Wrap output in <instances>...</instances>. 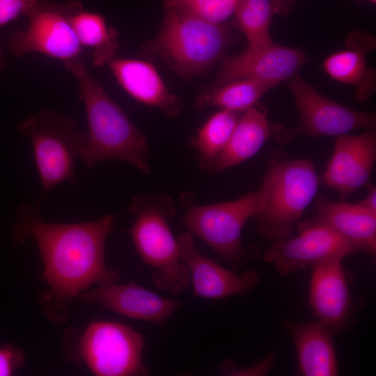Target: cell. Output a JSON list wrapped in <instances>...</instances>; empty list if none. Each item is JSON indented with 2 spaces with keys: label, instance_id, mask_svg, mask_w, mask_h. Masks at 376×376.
<instances>
[{
  "label": "cell",
  "instance_id": "25",
  "mask_svg": "<svg viewBox=\"0 0 376 376\" xmlns=\"http://www.w3.org/2000/svg\"><path fill=\"white\" fill-rule=\"evenodd\" d=\"M235 14L246 38L247 47H258L274 42L269 33L273 14L270 0H238Z\"/></svg>",
  "mask_w": 376,
  "mask_h": 376
},
{
  "label": "cell",
  "instance_id": "6",
  "mask_svg": "<svg viewBox=\"0 0 376 376\" xmlns=\"http://www.w3.org/2000/svg\"><path fill=\"white\" fill-rule=\"evenodd\" d=\"M17 131L29 138L33 147L42 193L36 205L41 207L47 194L68 181L75 185V164L88 141V132L80 130L71 116L43 109L25 117Z\"/></svg>",
  "mask_w": 376,
  "mask_h": 376
},
{
  "label": "cell",
  "instance_id": "24",
  "mask_svg": "<svg viewBox=\"0 0 376 376\" xmlns=\"http://www.w3.org/2000/svg\"><path fill=\"white\" fill-rule=\"evenodd\" d=\"M238 119L237 113L220 110L212 115L197 131L191 145L198 155L201 169L226 148Z\"/></svg>",
  "mask_w": 376,
  "mask_h": 376
},
{
  "label": "cell",
  "instance_id": "32",
  "mask_svg": "<svg viewBox=\"0 0 376 376\" xmlns=\"http://www.w3.org/2000/svg\"><path fill=\"white\" fill-rule=\"evenodd\" d=\"M4 65H5L4 58H3L2 52L0 49V72L3 69Z\"/></svg>",
  "mask_w": 376,
  "mask_h": 376
},
{
  "label": "cell",
  "instance_id": "17",
  "mask_svg": "<svg viewBox=\"0 0 376 376\" xmlns=\"http://www.w3.org/2000/svg\"><path fill=\"white\" fill-rule=\"evenodd\" d=\"M107 64L118 84L132 97L163 111L170 118L180 113L182 101L170 92L150 63L114 57Z\"/></svg>",
  "mask_w": 376,
  "mask_h": 376
},
{
  "label": "cell",
  "instance_id": "14",
  "mask_svg": "<svg viewBox=\"0 0 376 376\" xmlns=\"http://www.w3.org/2000/svg\"><path fill=\"white\" fill-rule=\"evenodd\" d=\"M376 159V134L337 136L323 174L324 184L336 190L340 200L367 185Z\"/></svg>",
  "mask_w": 376,
  "mask_h": 376
},
{
  "label": "cell",
  "instance_id": "21",
  "mask_svg": "<svg viewBox=\"0 0 376 376\" xmlns=\"http://www.w3.org/2000/svg\"><path fill=\"white\" fill-rule=\"evenodd\" d=\"M352 48L327 56L322 68L333 79L354 86L357 89L355 99L366 102L375 91V70L367 67L366 53L368 49L359 46Z\"/></svg>",
  "mask_w": 376,
  "mask_h": 376
},
{
  "label": "cell",
  "instance_id": "2",
  "mask_svg": "<svg viewBox=\"0 0 376 376\" xmlns=\"http://www.w3.org/2000/svg\"><path fill=\"white\" fill-rule=\"evenodd\" d=\"M77 80L86 113L87 143L80 157L87 168L105 160H120L143 174L150 172L146 135L90 74L82 56L63 63Z\"/></svg>",
  "mask_w": 376,
  "mask_h": 376
},
{
  "label": "cell",
  "instance_id": "33",
  "mask_svg": "<svg viewBox=\"0 0 376 376\" xmlns=\"http://www.w3.org/2000/svg\"><path fill=\"white\" fill-rule=\"evenodd\" d=\"M367 1H370L371 3H375V2H376V0H367Z\"/></svg>",
  "mask_w": 376,
  "mask_h": 376
},
{
  "label": "cell",
  "instance_id": "9",
  "mask_svg": "<svg viewBox=\"0 0 376 376\" xmlns=\"http://www.w3.org/2000/svg\"><path fill=\"white\" fill-rule=\"evenodd\" d=\"M300 124L293 128L273 125V136L279 144L288 143L300 136H338L357 129L373 130L376 116L373 113L351 109L322 95L304 79L295 76L289 84Z\"/></svg>",
  "mask_w": 376,
  "mask_h": 376
},
{
  "label": "cell",
  "instance_id": "28",
  "mask_svg": "<svg viewBox=\"0 0 376 376\" xmlns=\"http://www.w3.org/2000/svg\"><path fill=\"white\" fill-rule=\"evenodd\" d=\"M274 361V356H267L251 367L239 368L233 361L226 360L221 363V369L227 375H265L269 372Z\"/></svg>",
  "mask_w": 376,
  "mask_h": 376
},
{
  "label": "cell",
  "instance_id": "26",
  "mask_svg": "<svg viewBox=\"0 0 376 376\" xmlns=\"http://www.w3.org/2000/svg\"><path fill=\"white\" fill-rule=\"evenodd\" d=\"M178 5L207 22L221 24L235 12L238 0H174Z\"/></svg>",
  "mask_w": 376,
  "mask_h": 376
},
{
  "label": "cell",
  "instance_id": "30",
  "mask_svg": "<svg viewBox=\"0 0 376 376\" xmlns=\"http://www.w3.org/2000/svg\"><path fill=\"white\" fill-rule=\"evenodd\" d=\"M295 0H270L272 13L285 15L292 8Z\"/></svg>",
  "mask_w": 376,
  "mask_h": 376
},
{
  "label": "cell",
  "instance_id": "16",
  "mask_svg": "<svg viewBox=\"0 0 376 376\" xmlns=\"http://www.w3.org/2000/svg\"><path fill=\"white\" fill-rule=\"evenodd\" d=\"M342 259L327 258L312 265L308 295L314 315L334 334L345 324L351 308V297Z\"/></svg>",
  "mask_w": 376,
  "mask_h": 376
},
{
  "label": "cell",
  "instance_id": "18",
  "mask_svg": "<svg viewBox=\"0 0 376 376\" xmlns=\"http://www.w3.org/2000/svg\"><path fill=\"white\" fill-rule=\"evenodd\" d=\"M290 334L297 351L298 366L305 376H335L338 374L333 340L334 334L320 321L283 323Z\"/></svg>",
  "mask_w": 376,
  "mask_h": 376
},
{
  "label": "cell",
  "instance_id": "23",
  "mask_svg": "<svg viewBox=\"0 0 376 376\" xmlns=\"http://www.w3.org/2000/svg\"><path fill=\"white\" fill-rule=\"evenodd\" d=\"M276 85L253 78H244L218 86L201 93L196 99L197 109L207 106L232 112L246 111Z\"/></svg>",
  "mask_w": 376,
  "mask_h": 376
},
{
  "label": "cell",
  "instance_id": "29",
  "mask_svg": "<svg viewBox=\"0 0 376 376\" xmlns=\"http://www.w3.org/2000/svg\"><path fill=\"white\" fill-rule=\"evenodd\" d=\"M24 362L22 350L13 345L0 346V376L11 375Z\"/></svg>",
  "mask_w": 376,
  "mask_h": 376
},
{
  "label": "cell",
  "instance_id": "31",
  "mask_svg": "<svg viewBox=\"0 0 376 376\" xmlns=\"http://www.w3.org/2000/svg\"><path fill=\"white\" fill-rule=\"evenodd\" d=\"M368 194L360 203L368 210L376 213V188L371 184L368 185Z\"/></svg>",
  "mask_w": 376,
  "mask_h": 376
},
{
  "label": "cell",
  "instance_id": "4",
  "mask_svg": "<svg viewBox=\"0 0 376 376\" xmlns=\"http://www.w3.org/2000/svg\"><path fill=\"white\" fill-rule=\"evenodd\" d=\"M165 15L158 35L145 49L157 55L175 73L186 78L209 70L225 52L228 29L207 22L178 5L164 3Z\"/></svg>",
  "mask_w": 376,
  "mask_h": 376
},
{
  "label": "cell",
  "instance_id": "11",
  "mask_svg": "<svg viewBox=\"0 0 376 376\" xmlns=\"http://www.w3.org/2000/svg\"><path fill=\"white\" fill-rule=\"evenodd\" d=\"M298 228V235L274 241L263 255L264 260L273 264L283 276L324 259L343 258L359 252L366 253L361 244L327 226L303 222Z\"/></svg>",
  "mask_w": 376,
  "mask_h": 376
},
{
  "label": "cell",
  "instance_id": "7",
  "mask_svg": "<svg viewBox=\"0 0 376 376\" xmlns=\"http://www.w3.org/2000/svg\"><path fill=\"white\" fill-rule=\"evenodd\" d=\"M263 198L260 187L236 200L212 205H198L193 194L184 193L180 196L185 210L182 222L220 258L240 266L251 256L242 246V229L260 207Z\"/></svg>",
  "mask_w": 376,
  "mask_h": 376
},
{
  "label": "cell",
  "instance_id": "10",
  "mask_svg": "<svg viewBox=\"0 0 376 376\" xmlns=\"http://www.w3.org/2000/svg\"><path fill=\"white\" fill-rule=\"evenodd\" d=\"M145 340L133 328L115 322H95L84 331L79 352L91 372L98 376L147 375L143 361Z\"/></svg>",
  "mask_w": 376,
  "mask_h": 376
},
{
  "label": "cell",
  "instance_id": "15",
  "mask_svg": "<svg viewBox=\"0 0 376 376\" xmlns=\"http://www.w3.org/2000/svg\"><path fill=\"white\" fill-rule=\"evenodd\" d=\"M80 299L85 304L99 305L129 318L166 323L181 306V303L153 292L137 283L101 285L84 292Z\"/></svg>",
  "mask_w": 376,
  "mask_h": 376
},
{
  "label": "cell",
  "instance_id": "22",
  "mask_svg": "<svg viewBox=\"0 0 376 376\" xmlns=\"http://www.w3.org/2000/svg\"><path fill=\"white\" fill-rule=\"evenodd\" d=\"M71 23L81 45L93 49L94 66L101 68L115 57L118 32L102 15L81 9L73 15Z\"/></svg>",
  "mask_w": 376,
  "mask_h": 376
},
{
  "label": "cell",
  "instance_id": "12",
  "mask_svg": "<svg viewBox=\"0 0 376 376\" xmlns=\"http://www.w3.org/2000/svg\"><path fill=\"white\" fill-rule=\"evenodd\" d=\"M305 52L274 43L249 47L242 53L224 59L217 84L253 78L275 85L293 79L308 61Z\"/></svg>",
  "mask_w": 376,
  "mask_h": 376
},
{
  "label": "cell",
  "instance_id": "13",
  "mask_svg": "<svg viewBox=\"0 0 376 376\" xmlns=\"http://www.w3.org/2000/svg\"><path fill=\"white\" fill-rule=\"evenodd\" d=\"M177 241L181 259L189 271L194 296L219 299L242 295L258 283L259 275L256 271L246 269L237 274L203 254L190 233L181 234Z\"/></svg>",
  "mask_w": 376,
  "mask_h": 376
},
{
  "label": "cell",
  "instance_id": "8",
  "mask_svg": "<svg viewBox=\"0 0 376 376\" xmlns=\"http://www.w3.org/2000/svg\"><path fill=\"white\" fill-rule=\"evenodd\" d=\"M81 9L79 0H39L25 15L29 21L26 29L10 36L9 50L16 56L40 53L63 63L81 56L82 46L71 23L73 15Z\"/></svg>",
  "mask_w": 376,
  "mask_h": 376
},
{
  "label": "cell",
  "instance_id": "3",
  "mask_svg": "<svg viewBox=\"0 0 376 376\" xmlns=\"http://www.w3.org/2000/svg\"><path fill=\"white\" fill-rule=\"evenodd\" d=\"M318 185L312 162L290 159L281 150L274 152L260 186L263 198L252 217L258 232L273 241L290 237L295 224L317 194Z\"/></svg>",
  "mask_w": 376,
  "mask_h": 376
},
{
  "label": "cell",
  "instance_id": "27",
  "mask_svg": "<svg viewBox=\"0 0 376 376\" xmlns=\"http://www.w3.org/2000/svg\"><path fill=\"white\" fill-rule=\"evenodd\" d=\"M39 0H0V27L24 15Z\"/></svg>",
  "mask_w": 376,
  "mask_h": 376
},
{
  "label": "cell",
  "instance_id": "20",
  "mask_svg": "<svg viewBox=\"0 0 376 376\" xmlns=\"http://www.w3.org/2000/svg\"><path fill=\"white\" fill-rule=\"evenodd\" d=\"M273 136V125L267 111L253 107L238 119L224 150L202 170L213 174L221 173L254 156L269 138Z\"/></svg>",
  "mask_w": 376,
  "mask_h": 376
},
{
  "label": "cell",
  "instance_id": "1",
  "mask_svg": "<svg viewBox=\"0 0 376 376\" xmlns=\"http://www.w3.org/2000/svg\"><path fill=\"white\" fill-rule=\"evenodd\" d=\"M38 205H19L12 230L14 246L33 237L45 266L43 276L49 290L42 297L46 315L65 322L69 301L93 284L107 285L120 280L116 270L105 263L104 246L116 216L109 214L81 223H49L40 216Z\"/></svg>",
  "mask_w": 376,
  "mask_h": 376
},
{
  "label": "cell",
  "instance_id": "19",
  "mask_svg": "<svg viewBox=\"0 0 376 376\" xmlns=\"http://www.w3.org/2000/svg\"><path fill=\"white\" fill-rule=\"evenodd\" d=\"M317 215L309 224L327 226L345 237L361 244L366 253L376 251V213L360 203H336L322 196L316 199Z\"/></svg>",
  "mask_w": 376,
  "mask_h": 376
},
{
  "label": "cell",
  "instance_id": "5",
  "mask_svg": "<svg viewBox=\"0 0 376 376\" xmlns=\"http://www.w3.org/2000/svg\"><path fill=\"white\" fill-rule=\"evenodd\" d=\"M129 212L135 219L130 230L134 245L143 263L153 269L155 285L173 295L186 290L189 271L169 225L176 212L172 199L165 194H136Z\"/></svg>",
  "mask_w": 376,
  "mask_h": 376
}]
</instances>
